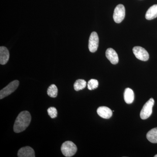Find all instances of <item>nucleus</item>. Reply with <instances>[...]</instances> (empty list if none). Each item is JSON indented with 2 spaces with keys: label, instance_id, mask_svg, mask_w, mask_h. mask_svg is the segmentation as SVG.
I'll return each instance as SVG.
<instances>
[{
  "label": "nucleus",
  "instance_id": "obj_1",
  "mask_svg": "<svg viewBox=\"0 0 157 157\" xmlns=\"http://www.w3.org/2000/svg\"><path fill=\"white\" fill-rule=\"evenodd\" d=\"M31 116L28 111H22L18 114L15 120L14 131L15 133H20L24 131L30 124Z\"/></svg>",
  "mask_w": 157,
  "mask_h": 157
},
{
  "label": "nucleus",
  "instance_id": "obj_2",
  "mask_svg": "<svg viewBox=\"0 0 157 157\" xmlns=\"http://www.w3.org/2000/svg\"><path fill=\"white\" fill-rule=\"evenodd\" d=\"M61 150L65 156L70 157L76 153L77 148L76 144L72 141H67L62 144Z\"/></svg>",
  "mask_w": 157,
  "mask_h": 157
},
{
  "label": "nucleus",
  "instance_id": "obj_3",
  "mask_svg": "<svg viewBox=\"0 0 157 157\" xmlns=\"http://www.w3.org/2000/svg\"><path fill=\"white\" fill-rule=\"evenodd\" d=\"M154 103V100L151 98L144 104L140 113L141 119L145 120L150 117L152 113V108Z\"/></svg>",
  "mask_w": 157,
  "mask_h": 157
},
{
  "label": "nucleus",
  "instance_id": "obj_4",
  "mask_svg": "<svg viewBox=\"0 0 157 157\" xmlns=\"http://www.w3.org/2000/svg\"><path fill=\"white\" fill-rule=\"evenodd\" d=\"M19 84V81L17 80L10 82L6 87L1 90L0 91V99H2L15 91Z\"/></svg>",
  "mask_w": 157,
  "mask_h": 157
},
{
  "label": "nucleus",
  "instance_id": "obj_5",
  "mask_svg": "<svg viewBox=\"0 0 157 157\" xmlns=\"http://www.w3.org/2000/svg\"><path fill=\"white\" fill-rule=\"evenodd\" d=\"M125 16V9L122 4L117 5L114 9L113 18L117 23H120L123 21Z\"/></svg>",
  "mask_w": 157,
  "mask_h": 157
},
{
  "label": "nucleus",
  "instance_id": "obj_6",
  "mask_svg": "<svg viewBox=\"0 0 157 157\" xmlns=\"http://www.w3.org/2000/svg\"><path fill=\"white\" fill-rule=\"evenodd\" d=\"M133 52L138 59L143 61H147L149 58L148 52L144 48L140 46H135L133 48Z\"/></svg>",
  "mask_w": 157,
  "mask_h": 157
},
{
  "label": "nucleus",
  "instance_id": "obj_7",
  "mask_svg": "<svg viewBox=\"0 0 157 157\" xmlns=\"http://www.w3.org/2000/svg\"><path fill=\"white\" fill-rule=\"evenodd\" d=\"M99 37L95 32L91 34L89 40V49L91 52H95L98 50L99 45Z\"/></svg>",
  "mask_w": 157,
  "mask_h": 157
},
{
  "label": "nucleus",
  "instance_id": "obj_8",
  "mask_svg": "<svg viewBox=\"0 0 157 157\" xmlns=\"http://www.w3.org/2000/svg\"><path fill=\"white\" fill-rule=\"evenodd\" d=\"M17 156L19 157H35V151L30 147H25L19 149Z\"/></svg>",
  "mask_w": 157,
  "mask_h": 157
},
{
  "label": "nucleus",
  "instance_id": "obj_9",
  "mask_svg": "<svg viewBox=\"0 0 157 157\" xmlns=\"http://www.w3.org/2000/svg\"><path fill=\"white\" fill-rule=\"evenodd\" d=\"M106 56L113 64H117L118 63L119 59L117 54L113 48H109L106 50Z\"/></svg>",
  "mask_w": 157,
  "mask_h": 157
},
{
  "label": "nucleus",
  "instance_id": "obj_10",
  "mask_svg": "<svg viewBox=\"0 0 157 157\" xmlns=\"http://www.w3.org/2000/svg\"><path fill=\"white\" fill-rule=\"evenodd\" d=\"M97 113L101 117L104 119H109L112 117L113 114L111 109L104 106L99 107L97 109Z\"/></svg>",
  "mask_w": 157,
  "mask_h": 157
},
{
  "label": "nucleus",
  "instance_id": "obj_11",
  "mask_svg": "<svg viewBox=\"0 0 157 157\" xmlns=\"http://www.w3.org/2000/svg\"><path fill=\"white\" fill-rule=\"evenodd\" d=\"M9 59V52L8 48L4 46L0 47V64L5 65Z\"/></svg>",
  "mask_w": 157,
  "mask_h": 157
},
{
  "label": "nucleus",
  "instance_id": "obj_12",
  "mask_svg": "<svg viewBox=\"0 0 157 157\" xmlns=\"http://www.w3.org/2000/svg\"><path fill=\"white\" fill-rule=\"evenodd\" d=\"M135 99L134 92L131 89L128 88L126 89L124 93V99L126 103L131 104L133 103Z\"/></svg>",
  "mask_w": 157,
  "mask_h": 157
},
{
  "label": "nucleus",
  "instance_id": "obj_13",
  "mask_svg": "<svg viewBox=\"0 0 157 157\" xmlns=\"http://www.w3.org/2000/svg\"><path fill=\"white\" fill-rule=\"evenodd\" d=\"M157 17V5H153L147 11L145 18L148 20L154 19Z\"/></svg>",
  "mask_w": 157,
  "mask_h": 157
},
{
  "label": "nucleus",
  "instance_id": "obj_14",
  "mask_svg": "<svg viewBox=\"0 0 157 157\" xmlns=\"http://www.w3.org/2000/svg\"><path fill=\"white\" fill-rule=\"evenodd\" d=\"M147 140L152 143H157V128L149 131L146 135Z\"/></svg>",
  "mask_w": 157,
  "mask_h": 157
},
{
  "label": "nucleus",
  "instance_id": "obj_15",
  "mask_svg": "<svg viewBox=\"0 0 157 157\" xmlns=\"http://www.w3.org/2000/svg\"><path fill=\"white\" fill-rule=\"evenodd\" d=\"M86 82L84 79H77L74 84V90L76 91L80 90H83L86 87Z\"/></svg>",
  "mask_w": 157,
  "mask_h": 157
},
{
  "label": "nucleus",
  "instance_id": "obj_16",
  "mask_svg": "<svg viewBox=\"0 0 157 157\" xmlns=\"http://www.w3.org/2000/svg\"><path fill=\"white\" fill-rule=\"evenodd\" d=\"M57 87L55 85L52 84L49 86L47 90V94L51 98H56L58 94Z\"/></svg>",
  "mask_w": 157,
  "mask_h": 157
},
{
  "label": "nucleus",
  "instance_id": "obj_17",
  "mask_svg": "<svg viewBox=\"0 0 157 157\" xmlns=\"http://www.w3.org/2000/svg\"><path fill=\"white\" fill-rule=\"evenodd\" d=\"M98 85H99V83H98V81L97 79H90L88 82V89L89 90H91L96 89L98 87Z\"/></svg>",
  "mask_w": 157,
  "mask_h": 157
},
{
  "label": "nucleus",
  "instance_id": "obj_18",
  "mask_svg": "<svg viewBox=\"0 0 157 157\" xmlns=\"http://www.w3.org/2000/svg\"><path fill=\"white\" fill-rule=\"evenodd\" d=\"M48 115L52 118H54L57 116V110L54 107H50L47 110Z\"/></svg>",
  "mask_w": 157,
  "mask_h": 157
},
{
  "label": "nucleus",
  "instance_id": "obj_19",
  "mask_svg": "<svg viewBox=\"0 0 157 157\" xmlns=\"http://www.w3.org/2000/svg\"><path fill=\"white\" fill-rule=\"evenodd\" d=\"M155 157H157V155H155Z\"/></svg>",
  "mask_w": 157,
  "mask_h": 157
}]
</instances>
